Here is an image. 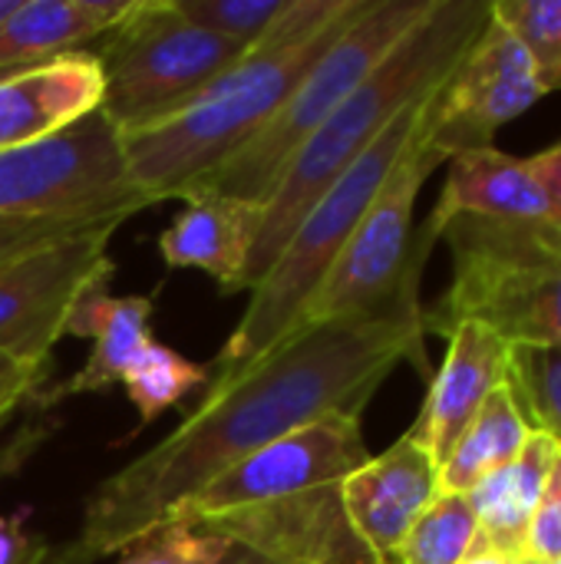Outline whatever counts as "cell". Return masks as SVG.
Segmentation results:
<instances>
[{"label":"cell","mask_w":561,"mask_h":564,"mask_svg":"<svg viewBox=\"0 0 561 564\" xmlns=\"http://www.w3.org/2000/svg\"><path fill=\"white\" fill-rule=\"evenodd\" d=\"M423 307L308 324L208 397L162 443L103 479L73 542L43 564H96L169 525L208 482L324 416H364L380 383L403 364L423 367Z\"/></svg>","instance_id":"obj_1"},{"label":"cell","mask_w":561,"mask_h":564,"mask_svg":"<svg viewBox=\"0 0 561 564\" xmlns=\"http://www.w3.org/2000/svg\"><path fill=\"white\" fill-rule=\"evenodd\" d=\"M367 459L360 416H324L198 489L172 522L274 564H377L341 496Z\"/></svg>","instance_id":"obj_2"},{"label":"cell","mask_w":561,"mask_h":564,"mask_svg":"<svg viewBox=\"0 0 561 564\" xmlns=\"http://www.w3.org/2000/svg\"><path fill=\"white\" fill-rule=\"evenodd\" d=\"M486 20L489 0H436L393 53L347 96V102L321 122L261 205V228L245 268V291L261 284L301 218L380 139V132L456 69Z\"/></svg>","instance_id":"obj_3"},{"label":"cell","mask_w":561,"mask_h":564,"mask_svg":"<svg viewBox=\"0 0 561 564\" xmlns=\"http://www.w3.org/2000/svg\"><path fill=\"white\" fill-rule=\"evenodd\" d=\"M367 3L370 0L301 50L271 56L248 53L238 66H231L175 112L142 129L122 132L126 169L136 192H142L152 205L165 198H185L278 112L311 63L367 10Z\"/></svg>","instance_id":"obj_4"},{"label":"cell","mask_w":561,"mask_h":564,"mask_svg":"<svg viewBox=\"0 0 561 564\" xmlns=\"http://www.w3.org/2000/svg\"><path fill=\"white\" fill-rule=\"evenodd\" d=\"M436 89L410 102L384 132L380 139L317 198V205L301 218L291 241L281 248L271 271L251 291L248 311L222 354L208 364L212 383H225L258 364L268 350H274L301 321L304 304L321 288L327 271L334 268L337 254L350 241L354 228L374 205L377 192L384 188L387 175L413 142L423 109ZM208 383V387H212Z\"/></svg>","instance_id":"obj_5"},{"label":"cell","mask_w":561,"mask_h":564,"mask_svg":"<svg viewBox=\"0 0 561 564\" xmlns=\"http://www.w3.org/2000/svg\"><path fill=\"white\" fill-rule=\"evenodd\" d=\"M453 251L446 294L423 307V330L476 321L506 344H561V228L552 221L456 218L443 228Z\"/></svg>","instance_id":"obj_6"},{"label":"cell","mask_w":561,"mask_h":564,"mask_svg":"<svg viewBox=\"0 0 561 564\" xmlns=\"http://www.w3.org/2000/svg\"><path fill=\"white\" fill-rule=\"evenodd\" d=\"M433 3L436 0H370L367 10L311 63L278 112L188 195L218 192L265 205L294 152L393 53V46L433 10Z\"/></svg>","instance_id":"obj_7"},{"label":"cell","mask_w":561,"mask_h":564,"mask_svg":"<svg viewBox=\"0 0 561 564\" xmlns=\"http://www.w3.org/2000/svg\"><path fill=\"white\" fill-rule=\"evenodd\" d=\"M440 162L443 155L433 152V145L427 142V109H423L413 142L387 175L384 188L377 192L374 205L354 228L350 241L337 254L321 288L304 304L298 327L350 321V317H377L393 307L420 301L417 294L420 271L436 238L427 228L420 231V238H413V212H417L420 188L427 185V178L436 172Z\"/></svg>","instance_id":"obj_8"},{"label":"cell","mask_w":561,"mask_h":564,"mask_svg":"<svg viewBox=\"0 0 561 564\" xmlns=\"http://www.w3.org/2000/svg\"><path fill=\"white\" fill-rule=\"evenodd\" d=\"M93 56L103 69L99 109L119 132H132L185 106L238 66L248 46L195 26L172 0H136Z\"/></svg>","instance_id":"obj_9"},{"label":"cell","mask_w":561,"mask_h":564,"mask_svg":"<svg viewBox=\"0 0 561 564\" xmlns=\"http://www.w3.org/2000/svg\"><path fill=\"white\" fill-rule=\"evenodd\" d=\"M149 205L129 182L122 132L103 109L0 152V218H132Z\"/></svg>","instance_id":"obj_10"},{"label":"cell","mask_w":561,"mask_h":564,"mask_svg":"<svg viewBox=\"0 0 561 564\" xmlns=\"http://www.w3.org/2000/svg\"><path fill=\"white\" fill-rule=\"evenodd\" d=\"M119 225L103 221L0 258V357L50 364L53 344L66 337L73 304L112 278L106 251Z\"/></svg>","instance_id":"obj_11"},{"label":"cell","mask_w":561,"mask_h":564,"mask_svg":"<svg viewBox=\"0 0 561 564\" xmlns=\"http://www.w3.org/2000/svg\"><path fill=\"white\" fill-rule=\"evenodd\" d=\"M542 99L519 40L489 13L483 33L440 83L427 106V142L450 162L460 152L489 149L493 135Z\"/></svg>","instance_id":"obj_12"},{"label":"cell","mask_w":561,"mask_h":564,"mask_svg":"<svg viewBox=\"0 0 561 564\" xmlns=\"http://www.w3.org/2000/svg\"><path fill=\"white\" fill-rule=\"evenodd\" d=\"M440 492V466L413 440H397L344 479V512L377 564H397L400 549Z\"/></svg>","instance_id":"obj_13"},{"label":"cell","mask_w":561,"mask_h":564,"mask_svg":"<svg viewBox=\"0 0 561 564\" xmlns=\"http://www.w3.org/2000/svg\"><path fill=\"white\" fill-rule=\"evenodd\" d=\"M446 340V360L433 373L423 410L407 433V440L427 449L436 466L450 459L489 393L506 383L513 354V344L476 321L456 324Z\"/></svg>","instance_id":"obj_14"},{"label":"cell","mask_w":561,"mask_h":564,"mask_svg":"<svg viewBox=\"0 0 561 564\" xmlns=\"http://www.w3.org/2000/svg\"><path fill=\"white\" fill-rule=\"evenodd\" d=\"M103 106V69L93 53H63L0 76V152L40 142Z\"/></svg>","instance_id":"obj_15"},{"label":"cell","mask_w":561,"mask_h":564,"mask_svg":"<svg viewBox=\"0 0 561 564\" xmlns=\"http://www.w3.org/2000/svg\"><path fill=\"white\" fill-rule=\"evenodd\" d=\"M456 218H483V221H552L555 208L529 159H516L509 152L473 149L450 159L446 185L436 198V208L427 221L433 238Z\"/></svg>","instance_id":"obj_16"},{"label":"cell","mask_w":561,"mask_h":564,"mask_svg":"<svg viewBox=\"0 0 561 564\" xmlns=\"http://www.w3.org/2000/svg\"><path fill=\"white\" fill-rule=\"evenodd\" d=\"M261 228V205L218 192L185 198V208L159 238L169 268L205 271L225 294L245 291V268Z\"/></svg>","instance_id":"obj_17"},{"label":"cell","mask_w":561,"mask_h":564,"mask_svg":"<svg viewBox=\"0 0 561 564\" xmlns=\"http://www.w3.org/2000/svg\"><path fill=\"white\" fill-rule=\"evenodd\" d=\"M152 297H109L106 281L93 284L69 311L66 337H89V360L60 387L40 390L33 406H56V400L99 393L122 383L126 370L152 344Z\"/></svg>","instance_id":"obj_18"},{"label":"cell","mask_w":561,"mask_h":564,"mask_svg":"<svg viewBox=\"0 0 561 564\" xmlns=\"http://www.w3.org/2000/svg\"><path fill=\"white\" fill-rule=\"evenodd\" d=\"M555 456H559V443L546 433H532L516 463L486 476L479 486L466 492L479 522L476 549L526 562L529 525L546 499Z\"/></svg>","instance_id":"obj_19"},{"label":"cell","mask_w":561,"mask_h":564,"mask_svg":"<svg viewBox=\"0 0 561 564\" xmlns=\"http://www.w3.org/2000/svg\"><path fill=\"white\" fill-rule=\"evenodd\" d=\"M136 0H20L0 23V69L36 66L106 36Z\"/></svg>","instance_id":"obj_20"},{"label":"cell","mask_w":561,"mask_h":564,"mask_svg":"<svg viewBox=\"0 0 561 564\" xmlns=\"http://www.w3.org/2000/svg\"><path fill=\"white\" fill-rule=\"evenodd\" d=\"M532 433L536 430L522 416L509 380L499 383L450 453V459L440 466V492H470L486 476L506 469L519 459Z\"/></svg>","instance_id":"obj_21"},{"label":"cell","mask_w":561,"mask_h":564,"mask_svg":"<svg viewBox=\"0 0 561 564\" xmlns=\"http://www.w3.org/2000/svg\"><path fill=\"white\" fill-rule=\"evenodd\" d=\"M212 383V367L175 354L165 344H149L139 360L126 370L122 387L139 413V430L155 423L165 410L179 406L192 390Z\"/></svg>","instance_id":"obj_22"},{"label":"cell","mask_w":561,"mask_h":564,"mask_svg":"<svg viewBox=\"0 0 561 564\" xmlns=\"http://www.w3.org/2000/svg\"><path fill=\"white\" fill-rule=\"evenodd\" d=\"M479 545V522L466 492H436L410 529L397 564H463Z\"/></svg>","instance_id":"obj_23"},{"label":"cell","mask_w":561,"mask_h":564,"mask_svg":"<svg viewBox=\"0 0 561 564\" xmlns=\"http://www.w3.org/2000/svg\"><path fill=\"white\" fill-rule=\"evenodd\" d=\"M506 380L529 426L561 446V344L513 347Z\"/></svg>","instance_id":"obj_24"},{"label":"cell","mask_w":561,"mask_h":564,"mask_svg":"<svg viewBox=\"0 0 561 564\" xmlns=\"http://www.w3.org/2000/svg\"><path fill=\"white\" fill-rule=\"evenodd\" d=\"M489 13L526 50L536 83L546 93L561 89V0H489Z\"/></svg>","instance_id":"obj_25"},{"label":"cell","mask_w":561,"mask_h":564,"mask_svg":"<svg viewBox=\"0 0 561 564\" xmlns=\"http://www.w3.org/2000/svg\"><path fill=\"white\" fill-rule=\"evenodd\" d=\"M172 3L195 26L245 43L251 50L278 20L288 0H172Z\"/></svg>","instance_id":"obj_26"},{"label":"cell","mask_w":561,"mask_h":564,"mask_svg":"<svg viewBox=\"0 0 561 564\" xmlns=\"http://www.w3.org/2000/svg\"><path fill=\"white\" fill-rule=\"evenodd\" d=\"M228 549L231 542L218 535L169 522L122 549V558L116 564H218L228 555Z\"/></svg>","instance_id":"obj_27"},{"label":"cell","mask_w":561,"mask_h":564,"mask_svg":"<svg viewBox=\"0 0 561 564\" xmlns=\"http://www.w3.org/2000/svg\"><path fill=\"white\" fill-rule=\"evenodd\" d=\"M526 558L542 564L561 562V446L552 466V479L546 489L542 506L532 516L529 539H526Z\"/></svg>","instance_id":"obj_28"},{"label":"cell","mask_w":561,"mask_h":564,"mask_svg":"<svg viewBox=\"0 0 561 564\" xmlns=\"http://www.w3.org/2000/svg\"><path fill=\"white\" fill-rule=\"evenodd\" d=\"M46 377H50V364H20L0 357V410H20L23 403H33Z\"/></svg>","instance_id":"obj_29"},{"label":"cell","mask_w":561,"mask_h":564,"mask_svg":"<svg viewBox=\"0 0 561 564\" xmlns=\"http://www.w3.org/2000/svg\"><path fill=\"white\" fill-rule=\"evenodd\" d=\"M13 413H17V410H0V436H3V430H7V423H10ZM50 433H53L50 423H23L20 430H13V433L0 443V479L20 473V466L43 446V440H46Z\"/></svg>","instance_id":"obj_30"},{"label":"cell","mask_w":561,"mask_h":564,"mask_svg":"<svg viewBox=\"0 0 561 564\" xmlns=\"http://www.w3.org/2000/svg\"><path fill=\"white\" fill-rule=\"evenodd\" d=\"M26 512H17L10 519H0V564H43L46 545L23 529Z\"/></svg>","instance_id":"obj_31"},{"label":"cell","mask_w":561,"mask_h":564,"mask_svg":"<svg viewBox=\"0 0 561 564\" xmlns=\"http://www.w3.org/2000/svg\"><path fill=\"white\" fill-rule=\"evenodd\" d=\"M529 165H532V172L539 175L542 188L549 192V202H552V208H555V225L561 228V142L549 145V149L539 152V155H532Z\"/></svg>","instance_id":"obj_32"},{"label":"cell","mask_w":561,"mask_h":564,"mask_svg":"<svg viewBox=\"0 0 561 564\" xmlns=\"http://www.w3.org/2000/svg\"><path fill=\"white\" fill-rule=\"evenodd\" d=\"M218 564H274V562H268V558H261V555H255V552H248V549L231 545V549H228V555H225Z\"/></svg>","instance_id":"obj_33"},{"label":"cell","mask_w":561,"mask_h":564,"mask_svg":"<svg viewBox=\"0 0 561 564\" xmlns=\"http://www.w3.org/2000/svg\"><path fill=\"white\" fill-rule=\"evenodd\" d=\"M17 7H20V0H0V23H3Z\"/></svg>","instance_id":"obj_34"},{"label":"cell","mask_w":561,"mask_h":564,"mask_svg":"<svg viewBox=\"0 0 561 564\" xmlns=\"http://www.w3.org/2000/svg\"><path fill=\"white\" fill-rule=\"evenodd\" d=\"M13 69H23V66H7V69H0V76H7V73H13Z\"/></svg>","instance_id":"obj_35"},{"label":"cell","mask_w":561,"mask_h":564,"mask_svg":"<svg viewBox=\"0 0 561 564\" xmlns=\"http://www.w3.org/2000/svg\"><path fill=\"white\" fill-rule=\"evenodd\" d=\"M522 564H542V562H529V558H526V562H522Z\"/></svg>","instance_id":"obj_36"},{"label":"cell","mask_w":561,"mask_h":564,"mask_svg":"<svg viewBox=\"0 0 561 564\" xmlns=\"http://www.w3.org/2000/svg\"><path fill=\"white\" fill-rule=\"evenodd\" d=\"M506 564H522V562H513V558H509V562H506Z\"/></svg>","instance_id":"obj_37"},{"label":"cell","mask_w":561,"mask_h":564,"mask_svg":"<svg viewBox=\"0 0 561 564\" xmlns=\"http://www.w3.org/2000/svg\"><path fill=\"white\" fill-rule=\"evenodd\" d=\"M559 564H561V562H559Z\"/></svg>","instance_id":"obj_38"}]
</instances>
